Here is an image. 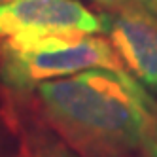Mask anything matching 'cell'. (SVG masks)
I'll return each instance as SVG.
<instances>
[{
	"instance_id": "obj_8",
	"label": "cell",
	"mask_w": 157,
	"mask_h": 157,
	"mask_svg": "<svg viewBox=\"0 0 157 157\" xmlns=\"http://www.w3.org/2000/svg\"><path fill=\"white\" fill-rule=\"evenodd\" d=\"M140 8H144L148 13H151L153 17H157V0H134Z\"/></svg>"
},
{
	"instance_id": "obj_1",
	"label": "cell",
	"mask_w": 157,
	"mask_h": 157,
	"mask_svg": "<svg viewBox=\"0 0 157 157\" xmlns=\"http://www.w3.org/2000/svg\"><path fill=\"white\" fill-rule=\"evenodd\" d=\"M40 116L78 157H136L157 104L131 74L91 68L34 89Z\"/></svg>"
},
{
	"instance_id": "obj_3",
	"label": "cell",
	"mask_w": 157,
	"mask_h": 157,
	"mask_svg": "<svg viewBox=\"0 0 157 157\" xmlns=\"http://www.w3.org/2000/svg\"><path fill=\"white\" fill-rule=\"evenodd\" d=\"M102 30V17L80 0H12L0 6V40Z\"/></svg>"
},
{
	"instance_id": "obj_9",
	"label": "cell",
	"mask_w": 157,
	"mask_h": 157,
	"mask_svg": "<svg viewBox=\"0 0 157 157\" xmlns=\"http://www.w3.org/2000/svg\"><path fill=\"white\" fill-rule=\"evenodd\" d=\"M42 157H78L76 153H72L70 150H51V151H48V153H44Z\"/></svg>"
},
{
	"instance_id": "obj_10",
	"label": "cell",
	"mask_w": 157,
	"mask_h": 157,
	"mask_svg": "<svg viewBox=\"0 0 157 157\" xmlns=\"http://www.w3.org/2000/svg\"><path fill=\"white\" fill-rule=\"evenodd\" d=\"M8 2H12V0H0V6H2V4H8Z\"/></svg>"
},
{
	"instance_id": "obj_7",
	"label": "cell",
	"mask_w": 157,
	"mask_h": 157,
	"mask_svg": "<svg viewBox=\"0 0 157 157\" xmlns=\"http://www.w3.org/2000/svg\"><path fill=\"white\" fill-rule=\"evenodd\" d=\"M91 2L98 4V6H104L108 10H123V8H131V6H138L134 0H91Z\"/></svg>"
},
{
	"instance_id": "obj_2",
	"label": "cell",
	"mask_w": 157,
	"mask_h": 157,
	"mask_svg": "<svg viewBox=\"0 0 157 157\" xmlns=\"http://www.w3.org/2000/svg\"><path fill=\"white\" fill-rule=\"evenodd\" d=\"M91 68L129 74L102 36L46 34L0 40V83L13 93L30 95L44 82Z\"/></svg>"
},
{
	"instance_id": "obj_4",
	"label": "cell",
	"mask_w": 157,
	"mask_h": 157,
	"mask_svg": "<svg viewBox=\"0 0 157 157\" xmlns=\"http://www.w3.org/2000/svg\"><path fill=\"white\" fill-rule=\"evenodd\" d=\"M104 34L125 70L146 89L157 93V17L140 6L102 13Z\"/></svg>"
},
{
	"instance_id": "obj_6",
	"label": "cell",
	"mask_w": 157,
	"mask_h": 157,
	"mask_svg": "<svg viewBox=\"0 0 157 157\" xmlns=\"http://www.w3.org/2000/svg\"><path fill=\"white\" fill-rule=\"evenodd\" d=\"M142 153H144V157H157V123L146 134Z\"/></svg>"
},
{
	"instance_id": "obj_5",
	"label": "cell",
	"mask_w": 157,
	"mask_h": 157,
	"mask_svg": "<svg viewBox=\"0 0 157 157\" xmlns=\"http://www.w3.org/2000/svg\"><path fill=\"white\" fill-rule=\"evenodd\" d=\"M29 138L8 89L0 83V157H29Z\"/></svg>"
}]
</instances>
